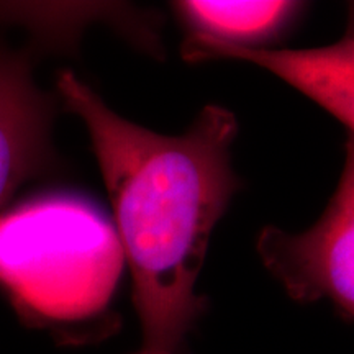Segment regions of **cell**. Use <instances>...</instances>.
I'll list each match as a JSON object with an SVG mask.
<instances>
[{
	"mask_svg": "<svg viewBox=\"0 0 354 354\" xmlns=\"http://www.w3.org/2000/svg\"><path fill=\"white\" fill-rule=\"evenodd\" d=\"M122 261L117 230L79 197L46 194L0 215V284L44 320L77 322L104 308Z\"/></svg>",
	"mask_w": 354,
	"mask_h": 354,
	"instance_id": "2",
	"label": "cell"
},
{
	"mask_svg": "<svg viewBox=\"0 0 354 354\" xmlns=\"http://www.w3.org/2000/svg\"><path fill=\"white\" fill-rule=\"evenodd\" d=\"M185 19L221 41L245 44L250 39L276 32L294 12L290 2H205L189 0L177 3Z\"/></svg>",
	"mask_w": 354,
	"mask_h": 354,
	"instance_id": "6",
	"label": "cell"
},
{
	"mask_svg": "<svg viewBox=\"0 0 354 354\" xmlns=\"http://www.w3.org/2000/svg\"><path fill=\"white\" fill-rule=\"evenodd\" d=\"M55 100L37 86L33 53L0 39V209L28 180L55 167Z\"/></svg>",
	"mask_w": 354,
	"mask_h": 354,
	"instance_id": "4",
	"label": "cell"
},
{
	"mask_svg": "<svg viewBox=\"0 0 354 354\" xmlns=\"http://www.w3.org/2000/svg\"><path fill=\"white\" fill-rule=\"evenodd\" d=\"M57 91L86 123L112 201L141 322L133 354H183L202 310L196 282L212 232L238 187L234 115L209 105L189 131L166 136L115 113L69 71Z\"/></svg>",
	"mask_w": 354,
	"mask_h": 354,
	"instance_id": "1",
	"label": "cell"
},
{
	"mask_svg": "<svg viewBox=\"0 0 354 354\" xmlns=\"http://www.w3.org/2000/svg\"><path fill=\"white\" fill-rule=\"evenodd\" d=\"M258 251L268 269L299 300L330 299L354 318V133L330 205L304 233L266 228Z\"/></svg>",
	"mask_w": 354,
	"mask_h": 354,
	"instance_id": "3",
	"label": "cell"
},
{
	"mask_svg": "<svg viewBox=\"0 0 354 354\" xmlns=\"http://www.w3.org/2000/svg\"><path fill=\"white\" fill-rule=\"evenodd\" d=\"M190 59H241L271 71L333 113L354 133V39L312 50H259L196 33L184 43Z\"/></svg>",
	"mask_w": 354,
	"mask_h": 354,
	"instance_id": "5",
	"label": "cell"
}]
</instances>
